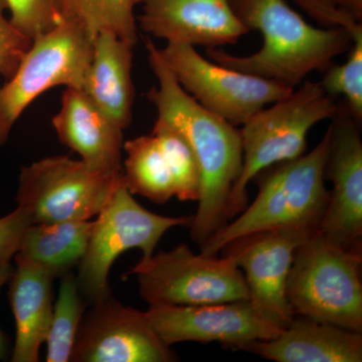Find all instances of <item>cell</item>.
<instances>
[{"mask_svg":"<svg viewBox=\"0 0 362 362\" xmlns=\"http://www.w3.org/2000/svg\"><path fill=\"white\" fill-rule=\"evenodd\" d=\"M150 69L157 80L147 98L157 116L180 130L189 143L201 169V195L197 214L190 223V235L202 246L228 223V199L243 166L240 130L202 106L181 87L162 57L148 39L145 42Z\"/></svg>","mask_w":362,"mask_h":362,"instance_id":"6da1fadb","label":"cell"},{"mask_svg":"<svg viewBox=\"0 0 362 362\" xmlns=\"http://www.w3.org/2000/svg\"><path fill=\"white\" fill-rule=\"evenodd\" d=\"M230 4L249 32L261 33L263 45L245 57L220 47L206 49L207 58L226 68L296 89L307 76L323 73L354 45L345 30L311 25L286 0H230Z\"/></svg>","mask_w":362,"mask_h":362,"instance_id":"7a4b0ae2","label":"cell"},{"mask_svg":"<svg viewBox=\"0 0 362 362\" xmlns=\"http://www.w3.org/2000/svg\"><path fill=\"white\" fill-rule=\"evenodd\" d=\"M329 145L327 129L309 153L262 171L255 177L259 183L256 199L202 245V254L218 256L235 240L264 230L319 228L329 197L325 185Z\"/></svg>","mask_w":362,"mask_h":362,"instance_id":"3957f363","label":"cell"},{"mask_svg":"<svg viewBox=\"0 0 362 362\" xmlns=\"http://www.w3.org/2000/svg\"><path fill=\"white\" fill-rule=\"evenodd\" d=\"M298 87L257 112L240 128L243 166L228 199L226 220L246 209L247 187L257 175L303 156L312 128L330 120L337 112V99L323 90L320 82L306 81Z\"/></svg>","mask_w":362,"mask_h":362,"instance_id":"277c9868","label":"cell"},{"mask_svg":"<svg viewBox=\"0 0 362 362\" xmlns=\"http://www.w3.org/2000/svg\"><path fill=\"white\" fill-rule=\"evenodd\" d=\"M362 252L317 230L295 252L287 299L295 316L362 333Z\"/></svg>","mask_w":362,"mask_h":362,"instance_id":"5b68a950","label":"cell"},{"mask_svg":"<svg viewBox=\"0 0 362 362\" xmlns=\"http://www.w3.org/2000/svg\"><path fill=\"white\" fill-rule=\"evenodd\" d=\"M93 37L76 21L63 18L33 40L11 78L0 86V146L28 107L59 86L82 89L93 56Z\"/></svg>","mask_w":362,"mask_h":362,"instance_id":"8992f818","label":"cell"},{"mask_svg":"<svg viewBox=\"0 0 362 362\" xmlns=\"http://www.w3.org/2000/svg\"><path fill=\"white\" fill-rule=\"evenodd\" d=\"M135 275L140 295L150 306H197L249 300L244 274L232 258L195 254L180 244L141 258Z\"/></svg>","mask_w":362,"mask_h":362,"instance_id":"52a82bcc","label":"cell"},{"mask_svg":"<svg viewBox=\"0 0 362 362\" xmlns=\"http://www.w3.org/2000/svg\"><path fill=\"white\" fill-rule=\"evenodd\" d=\"M97 216L76 277L81 294L90 303L110 296L109 273L120 255L138 249L142 258H148L164 233L175 226L190 225L192 220L147 211L135 201L125 182L116 188Z\"/></svg>","mask_w":362,"mask_h":362,"instance_id":"ba28073f","label":"cell"},{"mask_svg":"<svg viewBox=\"0 0 362 362\" xmlns=\"http://www.w3.org/2000/svg\"><path fill=\"white\" fill-rule=\"evenodd\" d=\"M123 182V173L108 175L69 156L47 157L21 168L16 202L33 223L90 221Z\"/></svg>","mask_w":362,"mask_h":362,"instance_id":"9c48e42d","label":"cell"},{"mask_svg":"<svg viewBox=\"0 0 362 362\" xmlns=\"http://www.w3.org/2000/svg\"><path fill=\"white\" fill-rule=\"evenodd\" d=\"M160 52L181 87L206 110L235 127L294 90L276 81L218 65L190 45L168 42Z\"/></svg>","mask_w":362,"mask_h":362,"instance_id":"30bf717a","label":"cell"},{"mask_svg":"<svg viewBox=\"0 0 362 362\" xmlns=\"http://www.w3.org/2000/svg\"><path fill=\"white\" fill-rule=\"evenodd\" d=\"M70 361L175 362L178 356L145 312L124 306L110 295L92 303L83 316Z\"/></svg>","mask_w":362,"mask_h":362,"instance_id":"8fae6325","label":"cell"},{"mask_svg":"<svg viewBox=\"0 0 362 362\" xmlns=\"http://www.w3.org/2000/svg\"><path fill=\"white\" fill-rule=\"evenodd\" d=\"M318 228H284L240 238L223 250L239 266L252 306L285 328L294 318L287 299V281L297 247Z\"/></svg>","mask_w":362,"mask_h":362,"instance_id":"7c38bea8","label":"cell"},{"mask_svg":"<svg viewBox=\"0 0 362 362\" xmlns=\"http://www.w3.org/2000/svg\"><path fill=\"white\" fill-rule=\"evenodd\" d=\"M329 152L326 178L329 190L327 206L319 232L346 249L361 252L362 140L359 126L344 100L330 119Z\"/></svg>","mask_w":362,"mask_h":362,"instance_id":"4fadbf2b","label":"cell"},{"mask_svg":"<svg viewBox=\"0 0 362 362\" xmlns=\"http://www.w3.org/2000/svg\"><path fill=\"white\" fill-rule=\"evenodd\" d=\"M147 319L162 341L218 342L235 349L278 337L283 328L268 320L249 300L197 306H149Z\"/></svg>","mask_w":362,"mask_h":362,"instance_id":"5bb4252c","label":"cell"},{"mask_svg":"<svg viewBox=\"0 0 362 362\" xmlns=\"http://www.w3.org/2000/svg\"><path fill=\"white\" fill-rule=\"evenodd\" d=\"M140 28L157 39L218 49L235 45L249 30L230 0H140Z\"/></svg>","mask_w":362,"mask_h":362,"instance_id":"9a60e30c","label":"cell"},{"mask_svg":"<svg viewBox=\"0 0 362 362\" xmlns=\"http://www.w3.org/2000/svg\"><path fill=\"white\" fill-rule=\"evenodd\" d=\"M59 141L90 168L108 173H123V129L93 103L81 89L66 88L61 108L52 118Z\"/></svg>","mask_w":362,"mask_h":362,"instance_id":"2e32d148","label":"cell"},{"mask_svg":"<svg viewBox=\"0 0 362 362\" xmlns=\"http://www.w3.org/2000/svg\"><path fill=\"white\" fill-rule=\"evenodd\" d=\"M240 350L276 362H361L362 333L294 317L278 337L247 343Z\"/></svg>","mask_w":362,"mask_h":362,"instance_id":"e0dca14e","label":"cell"},{"mask_svg":"<svg viewBox=\"0 0 362 362\" xmlns=\"http://www.w3.org/2000/svg\"><path fill=\"white\" fill-rule=\"evenodd\" d=\"M9 279V302L16 320V341L11 361H39L40 349L51 324L54 276L23 257L14 255Z\"/></svg>","mask_w":362,"mask_h":362,"instance_id":"ac0fdd59","label":"cell"},{"mask_svg":"<svg viewBox=\"0 0 362 362\" xmlns=\"http://www.w3.org/2000/svg\"><path fill=\"white\" fill-rule=\"evenodd\" d=\"M133 47L114 33H98L83 92L121 129L132 122L135 89Z\"/></svg>","mask_w":362,"mask_h":362,"instance_id":"d6986e66","label":"cell"},{"mask_svg":"<svg viewBox=\"0 0 362 362\" xmlns=\"http://www.w3.org/2000/svg\"><path fill=\"white\" fill-rule=\"evenodd\" d=\"M92 228L90 221L33 223L23 233L16 255L61 277L80 264Z\"/></svg>","mask_w":362,"mask_h":362,"instance_id":"ffe728a7","label":"cell"},{"mask_svg":"<svg viewBox=\"0 0 362 362\" xmlns=\"http://www.w3.org/2000/svg\"><path fill=\"white\" fill-rule=\"evenodd\" d=\"M126 153L123 178L132 194L156 204H165L175 197V182L158 143L152 134L124 142Z\"/></svg>","mask_w":362,"mask_h":362,"instance_id":"44dd1931","label":"cell"},{"mask_svg":"<svg viewBox=\"0 0 362 362\" xmlns=\"http://www.w3.org/2000/svg\"><path fill=\"white\" fill-rule=\"evenodd\" d=\"M140 0H63V18L76 21L96 37L114 33L135 45L138 40L136 6Z\"/></svg>","mask_w":362,"mask_h":362,"instance_id":"7402d4cb","label":"cell"},{"mask_svg":"<svg viewBox=\"0 0 362 362\" xmlns=\"http://www.w3.org/2000/svg\"><path fill=\"white\" fill-rule=\"evenodd\" d=\"M86 303L73 271L61 276L59 296L52 309L47 340V362L70 361Z\"/></svg>","mask_w":362,"mask_h":362,"instance_id":"603a6c76","label":"cell"},{"mask_svg":"<svg viewBox=\"0 0 362 362\" xmlns=\"http://www.w3.org/2000/svg\"><path fill=\"white\" fill-rule=\"evenodd\" d=\"M151 134L168 162L175 197L181 202H197L201 195L202 175L199 162L189 143L180 130L157 116Z\"/></svg>","mask_w":362,"mask_h":362,"instance_id":"cb8c5ba5","label":"cell"},{"mask_svg":"<svg viewBox=\"0 0 362 362\" xmlns=\"http://www.w3.org/2000/svg\"><path fill=\"white\" fill-rule=\"evenodd\" d=\"M342 65H331L323 71L320 84L329 96L342 98L354 119L362 122V40L354 42Z\"/></svg>","mask_w":362,"mask_h":362,"instance_id":"d4e9b609","label":"cell"},{"mask_svg":"<svg viewBox=\"0 0 362 362\" xmlns=\"http://www.w3.org/2000/svg\"><path fill=\"white\" fill-rule=\"evenodd\" d=\"M11 23L30 40L49 32L63 21V0H4Z\"/></svg>","mask_w":362,"mask_h":362,"instance_id":"484cf974","label":"cell"},{"mask_svg":"<svg viewBox=\"0 0 362 362\" xmlns=\"http://www.w3.org/2000/svg\"><path fill=\"white\" fill-rule=\"evenodd\" d=\"M6 2L0 0V76L4 80L13 75L33 44V40L23 35L6 18Z\"/></svg>","mask_w":362,"mask_h":362,"instance_id":"4316f807","label":"cell"},{"mask_svg":"<svg viewBox=\"0 0 362 362\" xmlns=\"http://www.w3.org/2000/svg\"><path fill=\"white\" fill-rule=\"evenodd\" d=\"M304 13L323 28H340L345 30L352 40H362V23L351 14L337 6L333 0H293Z\"/></svg>","mask_w":362,"mask_h":362,"instance_id":"83f0119b","label":"cell"},{"mask_svg":"<svg viewBox=\"0 0 362 362\" xmlns=\"http://www.w3.org/2000/svg\"><path fill=\"white\" fill-rule=\"evenodd\" d=\"M30 225L33 221L30 216L20 206L0 218V263L11 261L14 257L23 233Z\"/></svg>","mask_w":362,"mask_h":362,"instance_id":"f1b7e54d","label":"cell"},{"mask_svg":"<svg viewBox=\"0 0 362 362\" xmlns=\"http://www.w3.org/2000/svg\"><path fill=\"white\" fill-rule=\"evenodd\" d=\"M13 270L14 268L11 265V261L0 263V290L8 282L9 279L13 276ZM7 354H8V347H7L6 338L0 329V361H4Z\"/></svg>","mask_w":362,"mask_h":362,"instance_id":"f546056e","label":"cell"},{"mask_svg":"<svg viewBox=\"0 0 362 362\" xmlns=\"http://www.w3.org/2000/svg\"><path fill=\"white\" fill-rule=\"evenodd\" d=\"M333 1L351 14L356 21H362V0H333Z\"/></svg>","mask_w":362,"mask_h":362,"instance_id":"4dcf8cb0","label":"cell"}]
</instances>
